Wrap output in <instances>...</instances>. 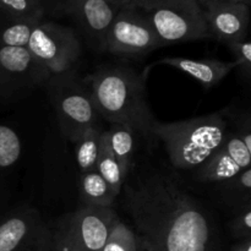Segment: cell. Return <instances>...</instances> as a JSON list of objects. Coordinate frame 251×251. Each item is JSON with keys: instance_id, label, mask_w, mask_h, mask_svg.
<instances>
[{"instance_id": "6da1fadb", "label": "cell", "mask_w": 251, "mask_h": 251, "mask_svg": "<svg viewBox=\"0 0 251 251\" xmlns=\"http://www.w3.org/2000/svg\"><path fill=\"white\" fill-rule=\"evenodd\" d=\"M125 211L158 251H215L210 213L176 180L154 173L125 188Z\"/></svg>"}, {"instance_id": "7a4b0ae2", "label": "cell", "mask_w": 251, "mask_h": 251, "mask_svg": "<svg viewBox=\"0 0 251 251\" xmlns=\"http://www.w3.org/2000/svg\"><path fill=\"white\" fill-rule=\"evenodd\" d=\"M87 83L100 117L152 137L156 120L147 104L144 78L136 71L129 66H102L88 76Z\"/></svg>"}, {"instance_id": "3957f363", "label": "cell", "mask_w": 251, "mask_h": 251, "mask_svg": "<svg viewBox=\"0 0 251 251\" xmlns=\"http://www.w3.org/2000/svg\"><path fill=\"white\" fill-rule=\"evenodd\" d=\"M222 113L176 123H158L152 126V137L163 144L172 166L196 169L220 149L229 134Z\"/></svg>"}, {"instance_id": "277c9868", "label": "cell", "mask_w": 251, "mask_h": 251, "mask_svg": "<svg viewBox=\"0 0 251 251\" xmlns=\"http://www.w3.org/2000/svg\"><path fill=\"white\" fill-rule=\"evenodd\" d=\"M154 29L163 46L210 38L196 0H129Z\"/></svg>"}, {"instance_id": "5b68a950", "label": "cell", "mask_w": 251, "mask_h": 251, "mask_svg": "<svg viewBox=\"0 0 251 251\" xmlns=\"http://www.w3.org/2000/svg\"><path fill=\"white\" fill-rule=\"evenodd\" d=\"M26 48L50 76L70 73L81 55V46L75 32L70 27L50 21L37 24Z\"/></svg>"}, {"instance_id": "8992f818", "label": "cell", "mask_w": 251, "mask_h": 251, "mask_svg": "<svg viewBox=\"0 0 251 251\" xmlns=\"http://www.w3.org/2000/svg\"><path fill=\"white\" fill-rule=\"evenodd\" d=\"M53 102L61 131L74 141L86 129L95 126L98 117L90 92L69 76V73L49 78Z\"/></svg>"}, {"instance_id": "52a82bcc", "label": "cell", "mask_w": 251, "mask_h": 251, "mask_svg": "<svg viewBox=\"0 0 251 251\" xmlns=\"http://www.w3.org/2000/svg\"><path fill=\"white\" fill-rule=\"evenodd\" d=\"M161 47L150 22L129 2L115 15L104 42V50L115 55H144Z\"/></svg>"}, {"instance_id": "ba28073f", "label": "cell", "mask_w": 251, "mask_h": 251, "mask_svg": "<svg viewBox=\"0 0 251 251\" xmlns=\"http://www.w3.org/2000/svg\"><path fill=\"white\" fill-rule=\"evenodd\" d=\"M50 77L26 47L0 46V85L7 92L26 95Z\"/></svg>"}, {"instance_id": "9c48e42d", "label": "cell", "mask_w": 251, "mask_h": 251, "mask_svg": "<svg viewBox=\"0 0 251 251\" xmlns=\"http://www.w3.org/2000/svg\"><path fill=\"white\" fill-rule=\"evenodd\" d=\"M203 11L210 37L228 44L247 38L250 21L249 6L230 0H203Z\"/></svg>"}, {"instance_id": "30bf717a", "label": "cell", "mask_w": 251, "mask_h": 251, "mask_svg": "<svg viewBox=\"0 0 251 251\" xmlns=\"http://www.w3.org/2000/svg\"><path fill=\"white\" fill-rule=\"evenodd\" d=\"M250 164L251 152L237 132H229L222 146L196 168L195 176L201 183H223Z\"/></svg>"}, {"instance_id": "8fae6325", "label": "cell", "mask_w": 251, "mask_h": 251, "mask_svg": "<svg viewBox=\"0 0 251 251\" xmlns=\"http://www.w3.org/2000/svg\"><path fill=\"white\" fill-rule=\"evenodd\" d=\"M118 218L113 207L82 206L63 221L86 251H102Z\"/></svg>"}, {"instance_id": "7c38bea8", "label": "cell", "mask_w": 251, "mask_h": 251, "mask_svg": "<svg viewBox=\"0 0 251 251\" xmlns=\"http://www.w3.org/2000/svg\"><path fill=\"white\" fill-rule=\"evenodd\" d=\"M122 6L117 0H65L66 11L100 49H104L108 29Z\"/></svg>"}, {"instance_id": "4fadbf2b", "label": "cell", "mask_w": 251, "mask_h": 251, "mask_svg": "<svg viewBox=\"0 0 251 251\" xmlns=\"http://www.w3.org/2000/svg\"><path fill=\"white\" fill-rule=\"evenodd\" d=\"M42 228L33 210L9 216L0 223V251H37Z\"/></svg>"}, {"instance_id": "5bb4252c", "label": "cell", "mask_w": 251, "mask_h": 251, "mask_svg": "<svg viewBox=\"0 0 251 251\" xmlns=\"http://www.w3.org/2000/svg\"><path fill=\"white\" fill-rule=\"evenodd\" d=\"M158 64L178 69L207 88L220 83L233 69H235L234 61H221L217 59H191L185 56H167L161 59Z\"/></svg>"}, {"instance_id": "9a60e30c", "label": "cell", "mask_w": 251, "mask_h": 251, "mask_svg": "<svg viewBox=\"0 0 251 251\" xmlns=\"http://www.w3.org/2000/svg\"><path fill=\"white\" fill-rule=\"evenodd\" d=\"M108 146L117 158L124 179H126L131 166L132 152L135 146V132L126 125L112 124L109 130H105Z\"/></svg>"}, {"instance_id": "2e32d148", "label": "cell", "mask_w": 251, "mask_h": 251, "mask_svg": "<svg viewBox=\"0 0 251 251\" xmlns=\"http://www.w3.org/2000/svg\"><path fill=\"white\" fill-rule=\"evenodd\" d=\"M80 196L83 206L95 207H113L117 199L96 169L81 174Z\"/></svg>"}, {"instance_id": "e0dca14e", "label": "cell", "mask_w": 251, "mask_h": 251, "mask_svg": "<svg viewBox=\"0 0 251 251\" xmlns=\"http://www.w3.org/2000/svg\"><path fill=\"white\" fill-rule=\"evenodd\" d=\"M100 135L102 130L95 125L81 132L73 141L75 145L76 162L81 174L96 169L100 153Z\"/></svg>"}, {"instance_id": "ac0fdd59", "label": "cell", "mask_w": 251, "mask_h": 251, "mask_svg": "<svg viewBox=\"0 0 251 251\" xmlns=\"http://www.w3.org/2000/svg\"><path fill=\"white\" fill-rule=\"evenodd\" d=\"M96 171L104 179L105 183L109 186L110 191L113 193V195L118 198L120 193H122L125 179L123 176L122 169H120L117 158H115V156L110 151L109 146H108L105 131H102V135H100V153H98Z\"/></svg>"}, {"instance_id": "d6986e66", "label": "cell", "mask_w": 251, "mask_h": 251, "mask_svg": "<svg viewBox=\"0 0 251 251\" xmlns=\"http://www.w3.org/2000/svg\"><path fill=\"white\" fill-rule=\"evenodd\" d=\"M221 190L226 200L235 207L250 203L251 195V168H247L229 180L221 183Z\"/></svg>"}, {"instance_id": "ffe728a7", "label": "cell", "mask_w": 251, "mask_h": 251, "mask_svg": "<svg viewBox=\"0 0 251 251\" xmlns=\"http://www.w3.org/2000/svg\"><path fill=\"white\" fill-rule=\"evenodd\" d=\"M41 21L39 19H12V22L0 31V46L27 47L32 31Z\"/></svg>"}, {"instance_id": "44dd1931", "label": "cell", "mask_w": 251, "mask_h": 251, "mask_svg": "<svg viewBox=\"0 0 251 251\" xmlns=\"http://www.w3.org/2000/svg\"><path fill=\"white\" fill-rule=\"evenodd\" d=\"M102 251H139L137 237L125 223L118 218Z\"/></svg>"}, {"instance_id": "7402d4cb", "label": "cell", "mask_w": 251, "mask_h": 251, "mask_svg": "<svg viewBox=\"0 0 251 251\" xmlns=\"http://www.w3.org/2000/svg\"><path fill=\"white\" fill-rule=\"evenodd\" d=\"M0 10L12 19H39L44 14L42 0H0Z\"/></svg>"}, {"instance_id": "603a6c76", "label": "cell", "mask_w": 251, "mask_h": 251, "mask_svg": "<svg viewBox=\"0 0 251 251\" xmlns=\"http://www.w3.org/2000/svg\"><path fill=\"white\" fill-rule=\"evenodd\" d=\"M21 154L19 135L9 126L0 125V168L16 163Z\"/></svg>"}, {"instance_id": "cb8c5ba5", "label": "cell", "mask_w": 251, "mask_h": 251, "mask_svg": "<svg viewBox=\"0 0 251 251\" xmlns=\"http://www.w3.org/2000/svg\"><path fill=\"white\" fill-rule=\"evenodd\" d=\"M230 51L234 55L235 69H238L240 75L249 80L251 76V44L247 38L233 42L228 44Z\"/></svg>"}, {"instance_id": "d4e9b609", "label": "cell", "mask_w": 251, "mask_h": 251, "mask_svg": "<svg viewBox=\"0 0 251 251\" xmlns=\"http://www.w3.org/2000/svg\"><path fill=\"white\" fill-rule=\"evenodd\" d=\"M50 251H86L71 234L64 221L58 226V229L50 234Z\"/></svg>"}, {"instance_id": "484cf974", "label": "cell", "mask_w": 251, "mask_h": 251, "mask_svg": "<svg viewBox=\"0 0 251 251\" xmlns=\"http://www.w3.org/2000/svg\"><path fill=\"white\" fill-rule=\"evenodd\" d=\"M230 230L234 238L242 240L251 238V205L237 208V213L230 222Z\"/></svg>"}, {"instance_id": "4316f807", "label": "cell", "mask_w": 251, "mask_h": 251, "mask_svg": "<svg viewBox=\"0 0 251 251\" xmlns=\"http://www.w3.org/2000/svg\"><path fill=\"white\" fill-rule=\"evenodd\" d=\"M230 251H251V238L242 239L232 247Z\"/></svg>"}, {"instance_id": "83f0119b", "label": "cell", "mask_w": 251, "mask_h": 251, "mask_svg": "<svg viewBox=\"0 0 251 251\" xmlns=\"http://www.w3.org/2000/svg\"><path fill=\"white\" fill-rule=\"evenodd\" d=\"M137 250L139 251H158L145 238H137Z\"/></svg>"}, {"instance_id": "f1b7e54d", "label": "cell", "mask_w": 251, "mask_h": 251, "mask_svg": "<svg viewBox=\"0 0 251 251\" xmlns=\"http://www.w3.org/2000/svg\"><path fill=\"white\" fill-rule=\"evenodd\" d=\"M230 1H234V2H240V4H244L249 6L251 0H230Z\"/></svg>"}, {"instance_id": "f546056e", "label": "cell", "mask_w": 251, "mask_h": 251, "mask_svg": "<svg viewBox=\"0 0 251 251\" xmlns=\"http://www.w3.org/2000/svg\"><path fill=\"white\" fill-rule=\"evenodd\" d=\"M117 1H119L120 4L124 5V4H127V2H129V0H117Z\"/></svg>"}, {"instance_id": "4dcf8cb0", "label": "cell", "mask_w": 251, "mask_h": 251, "mask_svg": "<svg viewBox=\"0 0 251 251\" xmlns=\"http://www.w3.org/2000/svg\"><path fill=\"white\" fill-rule=\"evenodd\" d=\"M196 1H198V2H199V4H201V2H202V1H203V0H196Z\"/></svg>"}, {"instance_id": "1f68e13d", "label": "cell", "mask_w": 251, "mask_h": 251, "mask_svg": "<svg viewBox=\"0 0 251 251\" xmlns=\"http://www.w3.org/2000/svg\"><path fill=\"white\" fill-rule=\"evenodd\" d=\"M42 1H44V0H42Z\"/></svg>"}]
</instances>
